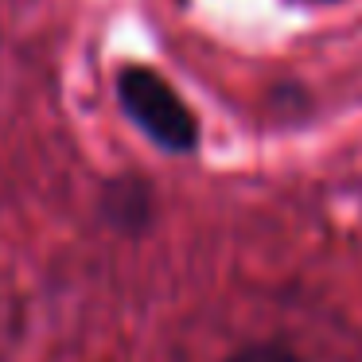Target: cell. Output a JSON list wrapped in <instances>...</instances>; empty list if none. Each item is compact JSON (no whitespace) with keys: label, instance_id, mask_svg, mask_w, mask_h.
I'll use <instances>...</instances> for the list:
<instances>
[{"label":"cell","instance_id":"obj_1","mask_svg":"<svg viewBox=\"0 0 362 362\" xmlns=\"http://www.w3.org/2000/svg\"><path fill=\"white\" fill-rule=\"evenodd\" d=\"M117 98L136 129L168 152H191L199 144V121L164 74L148 66H125L117 74Z\"/></svg>","mask_w":362,"mask_h":362},{"label":"cell","instance_id":"obj_2","mask_svg":"<svg viewBox=\"0 0 362 362\" xmlns=\"http://www.w3.org/2000/svg\"><path fill=\"white\" fill-rule=\"evenodd\" d=\"M226 362H300L288 346H276V343H257V346H245V351L230 354Z\"/></svg>","mask_w":362,"mask_h":362}]
</instances>
